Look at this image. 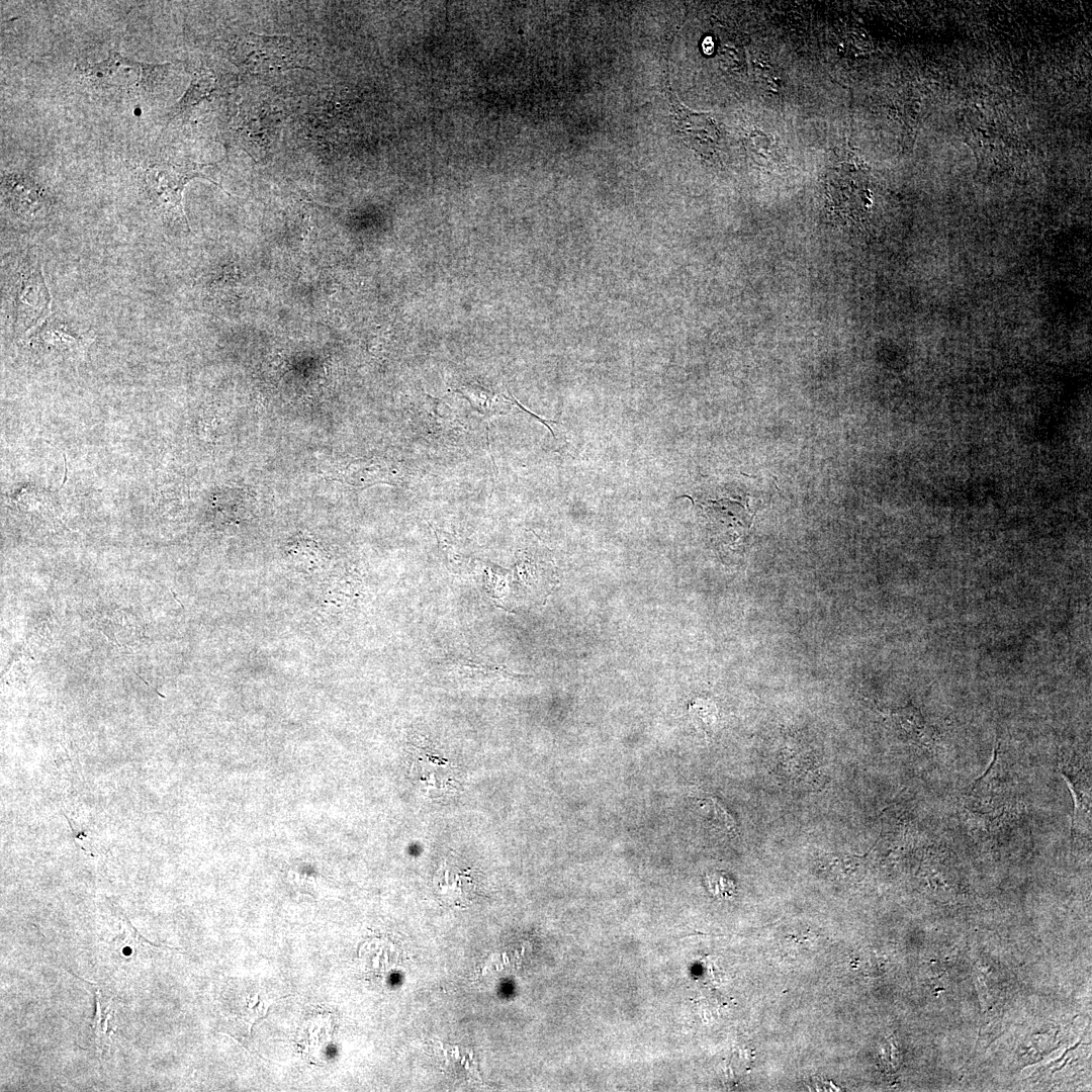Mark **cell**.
Instances as JSON below:
<instances>
[{
    "label": "cell",
    "mask_w": 1092,
    "mask_h": 1092,
    "mask_svg": "<svg viewBox=\"0 0 1092 1092\" xmlns=\"http://www.w3.org/2000/svg\"><path fill=\"white\" fill-rule=\"evenodd\" d=\"M167 65L138 63L111 51L109 57L96 64H87L78 69L95 86L119 90H151L159 83Z\"/></svg>",
    "instance_id": "6da1fadb"
},
{
    "label": "cell",
    "mask_w": 1092,
    "mask_h": 1092,
    "mask_svg": "<svg viewBox=\"0 0 1092 1092\" xmlns=\"http://www.w3.org/2000/svg\"><path fill=\"white\" fill-rule=\"evenodd\" d=\"M51 298L41 272L36 266H26L16 297V322L22 331L36 325L50 312Z\"/></svg>",
    "instance_id": "5b68a950"
},
{
    "label": "cell",
    "mask_w": 1092,
    "mask_h": 1092,
    "mask_svg": "<svg viewBox=\"0 0 1092 1092\" xmlns=\"http://www.w3.org/2000/svg\"><path fill=\"white\" fill-rule=\"evenodd\" d=\"M5 195L11 207L21 215L33 216L43 203L37 186L21 176L5 178Z\"/></svg>",
    "instance_id": "9c48e42d"
},
{
    "label": "cell",
    "mask_w": 1092,
    "mask_h": 1092,
    "mask_svg": "<svg viewBox=\"0 0 1092 1092\" xmlns=\"http://www.w3.org/2000/svg\"><path fill=\"white\" fill-rule=\"evenodd\" d=\"M437 889L441 898L453 905H466L472 899L475 889L469 871L455 872L444 862L437 874Z\"/></svg>",
    "instance_id": "ba28073f"
},
{
    "label": "cell",
    "mask_w": 1092,
    "mask_h": 1092,
    "mask_svg": "<svg viewBox=\"0 0 1092 1092\" xmlns=\"http://www.w3.org/2000/svg\"><path fill=\"white\" fill-rule=\"evenodd\" d=\"M1060 771L1068 783L1072 794L1074 811L1071 835L1075 838L1080 831L1090 830L1091 822V784L1090 776L1083 765L1075 760H1061Z\"/></svg>",
    "instance_id": "52a82bcc"
},
{
    "label": "cell",
    "mask_w": 1092,
    "mask_h": 1092,
    "mask_svg": "<svg viewBox=\"0 0 1092 1092\" xmlns=\"http://www.w3.org/2000/svg\"><path fill=\"white\" fill-rule=\"evenodd\" d=\"M667 100L672 127L680 141L706 160L718 159L723 132L714 113L692 110L670 89Z\"/></svg>",
    "instance_id": "7a4b0ae2"
},
{
    "label": "cell",
    "mask_w": 1092,
    "mask_h": 1092,
    "mask_svg": "<svg viewBox=\"0 0 1092 1092\" xmlns=\"http://www.w3.org/2000/svg\"><path fill=\"white\" fill-rule=\"evenodd\" d=\"M893 718L903 732L915 743L925 747L934 744V730L930 727L920 711L912 705L894 711Z\"/></svg>",
    "instance_id": "30bf717a"
},
{
    "label": "cell",
    "mask_w": 1092,
    "mask_h": 1092,
    "mask_svg": "<svg viewBox=\"0 0 1092 1092\" xmlns=\"http://www.w3.org/2000/svg\"><path fill=\"white\" fill-rule=\"evenodd\" d=\"M195 175L197 172L189 170L185 173H172L158 168L149 169L146 175L147 189L162 213L168 216L183 214L181 192L186 181Z\"/></svg>",
    "instance_id": "8992f818"
},
{
    "label": "cell",
    "mask_w": 1092,
    "mask_h": 1092,
    "mask_svg": "<svg viewBox=\"0 0 1092 1092\" xmlns=\"http://www.w3.org/2000/svg\"><path fill=\"white\" fill-rule=\"evenodd\" d=\"M237 48L239 66L248 72L264 73L303 67L299 64L297 42L290 36L250 32Z\"/></svg>",
    "instance_id": "3957f363"
},
{
    "label": "cell",
    "mask_w": 1092,
    "mask_h": 1092,
    "mask_svg": "<svg viewBox=\"0 0 1092 1092\" xmlns=\"http://www.w3.org/2000/svg\"><path fill=\"white\" fill-rule=\"evenodd\" d=\"M998 742L992 761L965 795L966 808L976 814L992 815L1015 805L1013 782L1000 755Z\"/></svg>",
    "instance_id": "277c9868"
}]
</instances>
